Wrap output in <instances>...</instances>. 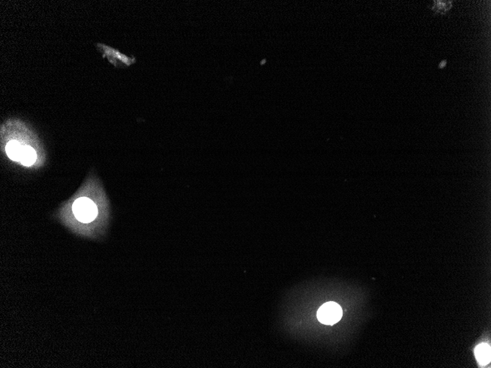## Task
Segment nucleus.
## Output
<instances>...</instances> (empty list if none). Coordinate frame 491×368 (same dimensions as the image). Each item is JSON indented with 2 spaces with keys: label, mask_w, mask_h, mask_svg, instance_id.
Segmentation results:
<instances>
[{
  "label": "nucleus",
  "mask_w": 491,
  "mask_h": 368,
  "mask_svg": "<svg viewBox=\"0 0 491 368\" xmlns=\"http://www.w3.org/2000/svg\"><path fill=\"white\" fill-rule=\"evenodd\" d=\"M27 145H22L16 140L10 141L5 146V152L13 161L21 162Z\"/></svg>",
  "instance_id": "20e7f679"
},
{
  "label": "nucleus",
  "mask_w": 491,
  "mask_h": 368,
  "mask_svg": "<svg viewBox=\"0 0 491 368\" xmlns=\"http://www.w3.org/2000/svg\"><path fill=\"white\" fill-rule=\"evenodd\" d=\"M72 207L75 218L82 223L92 222L98 213V209L95 204L86 197H81L77 199Z\"/></svg>",
  "instance_id": "f257e3e1"
},
{
  "label": "nucleus",
  "mask_w": 491,
  "mask_h": 368,
  "mask_svg": "<svg viewBox=\"0 0 491 368\" xmlns=\"http://www.w3.org/2000/svg\"><path fill=\"white\" fill-rule=\"evenodd\" d=\"M475 356L481 365H488L491 361V347L486 343L479 345L475 349Z\"/></svg>",
  "instance_id": "39448f33"
},
{
  "label": "nucleus",
  "mask_w": 491,
  "mask_h": 368,
  "mask_svg": "<svg viewBox=\"0 0 491 368\" xmlns=\"http://www.w3.org/2000/svg\"><path fill=\"white\" fill-rule=\"evenodd\" d=\"M343 311L335 302H327L322 305L317 312L318 320L325 325H334L342 318Z\"/></svg>",
  "instance_id": "f03ea898"
},
{
  "label": "nucleus",
  "mask_w": 491,
  "mask_h": 368,
  "mask_svg": "<svg viewBox=\"0 0 491 368\" xmlns=\"http://www.w3.org/2000/svg\"><path fill=\"white\" fill-rule=\"evenodd\" d=\"M434 3L433 10L436 12L445 13L451 7V2L450 1H435Z\"/></svg>",
  "instance_id": "0eeeda50"
},
{
  "label": "nucleus",
  "mask_w": 491,
  "mask_h": 368,
  "mask_svg": "<svg viewBox=\"0 0 491 368\" xmlns=\"http://www.w3.org/2000/svg\"><path fill=\"white\" fill-rule=\"evenodd\" d=\"M104 55L107 56L110 62L117 67H126L135 62V58H129L124 54L121 53L119 51L112 48L103 46Z\"/></svg>",
  "instance_id": "7ed1b4c3"
},
{
  "label": "nucleus",
  "mask_w": 491,
  "mask_h": 368,
  "mask_svg": "<svg viewBox=\"0 0 491 368\" xmlns=\"http://www.w3.org/2000/svg\"><path fill=\"white\" fill-rule=\"evenodd\" d=\"M36 158H37V156H36V152H35L34 149L31 146L27 145L24 155H23L22 159H21V164L24 166H31L36 162Z\"/></svg>",
  "instance_id": "423d86ee"
},
{
  "label": "nucleus",
  "mask_w": 491,
  "mask_h": 368,
  "mask_svg": "<svg viewBox=\"0 0 491 368\" xmlns=\"http://www.w3.org/2000/svg\"><path fill=\"white\" fill-rule=\"evenodd\" d=\"M447 65V61H444L439 64V68H444Z\"/></svg>",
  "instance_id": "6e6552de"
}]
</instances>
